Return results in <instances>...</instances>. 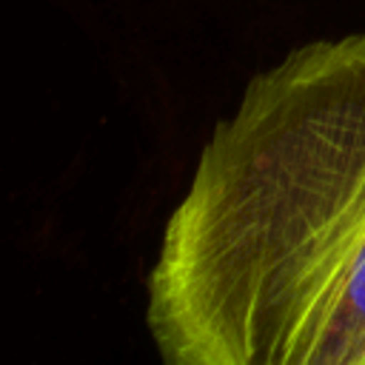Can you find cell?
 <instances>
[{"mask_svg":"<svg viewBox=\"0 0 365 365\" xmlns=\"http://www.w3.org/2000/svg\"><path fill=\"white\" fill-rule=\"evenodd\" d=\"M160 365H365V31L257 71L145 279Z\"/></svg>","mask_w":365,"mask_h":365,"instance_id":"6da1fadb","label":"cell"}]
</instances>
